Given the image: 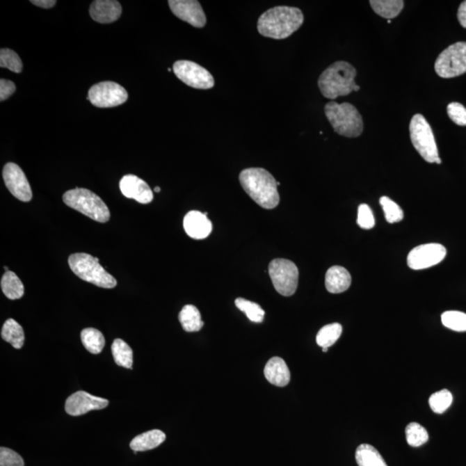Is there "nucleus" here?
Masks as SVG:
<instances>
[{"label":"nucleus","mask_w":466,"mask_h":466,"mask_svg":"<svg viewBox=\"0 0 466 466\" xmlns=\"http://www.w3.org/2000/svg\"><path fill=\"white\" fill-rule=\"evenodd\" d=\"M303 22V13L299 8L275 6L259 17L257 31L265 38L282 40L299 30Z\"/></svg>","instance_id":"obj_1"},{"label":"nucleus","mask_w":466,"mask_h":466,"mask_svg":"<svg viewBox=\"0 0 466 466\" xmlns=\"http://www.w3.org/2000/svg\"><path fill=\"white\" fill-rule=\"evenodd\" d=\"M239 182L247 195L265 209L278 206V182L270 172L262 168H250L239 174Z\"/></svg>","instance_id":"obj_2"},{"label":"nucleus","mask_w":466,"mask_h":466,"mask_svg":"<svg viewBox=\"0 0 466 466\" xmlns=\"http://www.w3.org/2000/svg\"><path fill=\"white\" fill-rule=\"evenodd\" d=\"M357 71L350 63L339 61L330 65L319 78L322 95L330 99L346 96L355 91Z\"/></svg>","instance_id":"obj_3"},{"label":"nucleus","mask_w":466,"mask_h":466,"mask_svg":"<svg viewBox=\"0 0 466 466\" xmlns=\"http://www.w3.org/2000/svg\"><path fill=\"white\" fill-rule=\"evenodd\" d=\"M325 113L333 130L343 137L357 138L363 132V118L350 103L330 102L325 106Z\"/></svg>","instance_id":"obj_4"},{"label":"nucleus","mask_w":466,"mask_h":466,"mask_svg":"<svg viewBox=\"0 0 466 466\" xmlns=\"http://www.w3.org/2000/svg\"><path fill=\"white\" fill-rule=\"evenodd\" d=\"M63 199L67 207L99 223H106L110 220V211L106 204L90 190L71 189L64 193Z\"/></svg>","instance_id":"obj_5"},{"label":"nucleus","mask_w":466,"mask_h":466,"mask_svg":"<svg viewBox=\"0 0 466 466\" xmlns=\"http://www.w3.org/2000/svg\"><path fill=\"white\" fill-rule=\"evenodd\" d=\"M98 257L87 253H75L69 257L71 271L78 278L93 283L99 288L113 289L117 286L116 279L110 275L99 263Z\"/></svg>","instance_id":"obj_6"},{"label":"nucleus","mask_w":466,"mask_h":466,"mask_svg":"<svg viewBox=\"0 0 466 466\" xmlns=\"http://www.w3.org/2000/svg\"><path fill=\"white\" fill-rule=\"evenodd\" d=\"M412 143L422 159L429 163H442L435 135L428 122L421 114H415L410 124Z\"/></svg>","instance_id":"obj_7"},{"label":"nucleus","mask_w":466,"mask_h":466,"mask_svg":"<svg viewBox=\"0 0 466 466\" xmlns=\"http://www.w3.org/2000/svg\"><path fill=\"white\" fill-rule=\"evenodd\" d=\"M268 274L274 288L283 296H291L298 287L299 271L292 261L278 258L268 264Z\"/></svg>","instance_id":"obj_8"},{"label":"nucleus","mask_w":466,"mask_h":466,"mask_svg":"<svg viewBox=\"0 0 466 466\" xmlns=\"http://www.w3.org/2000/svg\"><path fill=\"white\" fill-rule=\"evenodd\" d=\"M437 74L444 79L466 73V42L451 45L440 53L435 65Z\"/></svg>","instance_id":"obj_9"},{"label":"nucleus","mask_w":466,"mask_h":466,"mask_svg":"<svg viewBox=\"0 0 466 466\" xmlns=\"http://www.w3.org/2000/svg\"><path fill=\"white\" fill-rule=\"evenodd\" d=\"M128 97L127 91L121 85L114 81H102L89 89L87 99L99 109H111L127 102Z\"/></svg>","instance_id":"obj_10"},{"label":"nucleus","mask_w":466,"mask_h":466,"mask_svg":"<svg viewBox=\"0 0 466 466\" xmlns=\"http://www.w3.org/2000/svg\"><path fill=\"white\" fill-rule=\"evenodd\" d=\"M173 71L179 80L188 87L196 89H211L214 87V79L209 70L191 61H177Z\"/></svg>","instance_id":"obj_11"},{"label":"nucleus","mask_w":466,"mask_h":466,"mask_svg":"<svg viewBox=\"0 0 466 466\" xmlns=\"http://www.w3.org/2000/svg\"><path fill=\"white\" fill-rule=\"evenodd\" d=\"M447 256V249L440 243H425L415 247L408 256V265L419 271L439 264Z\"/></svg>","instance_id":"obj_12"},{"label":"nucleus","mask_w":466,"mask_h":466,"mask_svg":"<svg viewBox=\"0 0 466 466\" xmlns=\"http://www.w3.org/2000/svg\"><path fill=\"white\" fill-rule=\"evenodd\" d=\"M3 178L10 193L21 202H31L32 191L26 177L19 165L8 163L3 168Z\"/></svg>","instance_id":"obj_13"},{"label":"nucleus","mask_w":466,"mask_h":466,"mask_svg":"<svg viewBox=\"0 0 466 466\" xmlns=\"http://www.w3.org/2000/svg\"><path fill=\"white\" fill-rule=\"evenodd\" d=\"M171 12L184 22L195 28H203L207 24L206 14L196 0H170Z\"/></svg>","instance_id":"obj_14"},{"label":"nucleus","mask_w":466,"mask_h":466,"mask_svg":"<svg viewBox=\"0 0 466 466\" xmlns=\"http://www.w3.org/2000/svg\"><path fill=\"white\" fill-rule=\"evenodd\" d=\"M109 400L95 396L85 392H77L67 398L65 410L70 415L79 417L93 410H100L109 406Z\"/></svg>","instance_id":"obj_15"},{"label":"nucleus","mask_w":466,"mask_h":466,"mask_svg":"<svg viewBox=\"0 0 466 466\" xmlns=\"http://www.w3.org/2000/svg\"><path fill=\"white\" fill-rule=\"evenodd\" d=\"M120 188L127 198L134 199L141 204H149L154 198L150 186L137 175H124L120 182Z\"/></svg>","instance_id":"obj_16"},{"label":"nucleus","mask_w":466,"mask_h":466,"mask_svg":"<svg viewBox=\"0 0 466 466\" xmlns=\"http://www.w3.org/2000/svg\"><path fill=\"white\" fill-rule=\"evenodd\" d=\"M184 227L186 234L193 239H205L213 231V225L207 218V213L202 214L199 211H190L186 214Z\"/></svg>","instance_id":"obj_17"},{"label":"nucleus","mask_w":466,"mask_h":466,"mask_svg":"<svg viewBox=\"0 0 466 466\" xmlns=\"http://www.w3.org/2000/svg\"><path fill=\"white\" fill-rule=\"evenodd\" d=\"M89 13L95 22L113 23L121 16V3L116 0H96L91 3Z\"/></svg>","instance_id":"obj_18"},{"label":"nucleus","mask_w":466,"mask_h":466,"mask_svg":"<svg viewBox=\"0 0 466 466\" xmlns=\"http://www.w3.org/2000/svg\"><path fill=\"white\" fill-rule=\"evenodd\" d=\"M264 376L271 385L284 387L290 382L288 365L281 357H274L268 360L264 368Z\"/></svg>","instance_id":"obj_19"},{"label":"nucleus","mask_w":466,"mask_h":466,"mask_svg":"<svg viewBox=\"0 0 466 466\" xmlns=\"http://www.w3.org/2000/svg\"><path fill=\"white\" fill-rule=\"evenodd\" d=\"M326 288L331 294H340L346 291L351 284L349 271L342 266H332L326 271Z\"/></svg>","instance_id":"obj_20"},{"label":"nucleus","mask_w":466,"mask_h":466,"mask_svg":"<svg viewBox=\"0 0 466 466\" xmlns=\"http://www.w3.org/2000/svg\"><path fill=\"white\" fill-rule=\"evenodd\" d=\"M166 440V435L159 429L141 433L131 440L130 447L134 451H145L159 447Z\"/></svg>","instance_id":"obj_21"},{"label":"nucleus","mask_w":466,"mask_h":466,"mask_svg":"<svg viewBox=\"0 0 466 466\" xmlns=\"http://www.w3.org/2000/svg\"><path fill=\"white\" fill-rule=\"evenodd\" d=\"M355 458L358 466H388L379 451L371 444H360L357 448Z\"/></svg>","instance_id":"obj_22"},{"label":"nucleus","mask_w":466,"mask_h":466,"mask_svg":"<svg viewBox=\"0 0 466 466\" xmlns=\"http://www.w3.org/2000/svg\"><path fill=\"white\" fill-rule=\"evenodd\" d=\"M179 321L181 322L182 328L188 332H198L204 326L202 315L198 308L193 305H186L182 308L179 314Z\"/></svg>","instance_id":"obj_23"},{"label":"nucleus","mask_w":466,"mask_h":466,"mask_svg":"<svg viewBox=\"0 0 466 466\" xmlns=\"http://www.w3.org/2000/svg\"><path fill=\"white\" fill-rule=\"evenodd\" d=\"M370 3L378 15L388 20L399 15L404 6L403 0H371Z\"/></svg>","instance_id":"obj_24"},{"label":"nucleus","mask_w":466,"mask_h":466,"mask_svg":"<svg viewBox=\"0 0 466 466\" xmlns=\"http://www.w3.org/2000/svg\"><path fill=\"white\" fill-rule=\"evenodd\" d=\"M1 337L5 342H8L14 348L21 349L24 344V332L21 326L13 319H9L3 324Z\"/></svg>","instance_id":"obj_25"},{"label":"nucleus","mask_w":466,"mask_h":466,"mask_svg":"<svg viewBox=\"0 0 466 466\" xmlns=\"http://www.w3.org/2000/svg\"><path fill=\"white\" fill-rule=\"evenodd\" d=\"M1 289L7 298L17 300L23 297L24 286L20 279L13 271H7L1 279Z\"/></svg>","instance_id":"obj_26"},{"label":"nucleus","mask_w":466,"mask_h":466,"mask_svg":"<svg viewBox=\"0 0 466 466\" xmlns=\"http://www.w3.org/2000/svg\"><path fill=\"white\" fill-rule=\"evenodd\" d=\"M81 342L86 349L93 354L102 353L106 340L102 332L95 328H85L81 333Z\"/></svg>","instance_id":"obj_27"},{"label":"nucleus","mask_w":466,"mask_h":466,"mask_svg":"<svg viewBox=\"0 0 466 466\" xmlns=\"http://www.w3.org/2000/svg\"><path fill=\"white\" fill-rule=\"evenodd\" d=\"M112 353L114 361L118 367L131 370L132 363H134V351L127 343L121 339L114 340L112 345Z\"/></svg>","instance_id":"obj_28"},{"label":"nucleus","mask_w":466,"mask_h":466,"mask_svg":"<svg viewBox=\"0 0 466 466\" xmlns=\"http://www.w3.org/2000/svg\"><path fill=\"white\" fill-rule=\"evenodd\" d=\"M342 326L339 323L323 326L316 336L318 346L322 347V348H324V347L329 348L330 346L335 345L338 342L339 337L342 336Z\"/></svg>","instance_id":"obj_29"},{"label":"nucleus","mask_w":466,"mask_h":466,"mask_svg":"<svg viewBox=\"0 0 466 466\" xmlns=\"http://www.w3.org/2000/svg\"><path fill=\"white\" fill-rule=\"evenodd\" d=\"M235 305L240 311L246 314L250 321L255 323L264 321L265 312L259 305L243 298L236 299Z\"/></svg>","instance_id":"obj_30"},{"label":"nucleus","mask_w":466,"mask_h":466,"mask_svg":"<svg viewBox=\"0 0 466 466\" xmlns=\"http://www.w3.org/2000/svg\"><path fill=\"white\" fill-rule=\"evenodd\" d=\"M406 440L410 447H419L428 442L429 435L428 431L417 422L410 423L406 428Z\"/></svg>","instance_id":"obj_31"},{"label":"nucleus","mask_w":466,"mask_h":466,"mask_svg":"<svg viewBox=\"0 0 466 466\" xmlns=\"http://www.w3.org/2000/svg\"><path fill=\"white\" fill-rule=\"evenodd\" d=\"M442 324L456 332H466V314L460 311H447L442 315Z\"/></svg>","instance_id":"obj_32"},{"label":"nucleus","mask_w":466,"mask_h":466,"mask_svg":"<svg viewBox=\"0 0 466 466\" xmlns=\"http://www.w3.org/2000/svg\"><path fill=\"white\" fill-rule=\"evenodd\" d=\"M453 403V395L447 389L433 394L429 398V405L431 410L436 414H443Z\"/></svg>","instance_id":"obj_33"},{"label":"nucleus","mask_w":466,"mask_h":466,"mask_svg":"<svg viewBox=\"0 0 466 466\" xmlns=\"http://www.w3.org/2000/svg\"><path fill=\"white\" fill-rule=\"evenodd\" d=\"M0 67L19 74L23 70V63L19 56L13 50L1 49L0 50Z\"/></svg>","instance_id":"obj_34"},{"label":"nucleus","mask_w":466,"mask_h":466,"mask_svg":"<svg viewBox=\"0 0 466 466\" xmlns=\"http://www.w3.org/2000/svg\"><path fill=\"white\" fill-rule=\"evenodd\" d=\"M380 204L385 213L386 220L390 224L397 223L403 220L404 214L403 209L389 197L383 196L380 199Z\"/></svg>","instance_id":"obj_35"},{"label":"nucleus","mask_w":466,"mask_h":466,"mask_svg":"<svg viewBox=\"0 0 466 466\" xmlns=\"http://www.w3.org/2000/svg\"><path fill=\"white\" fill-rule=\"evenodd\" d=\"M357 223L364 230H370V229L374 227V215H373L371 207L367 204H361L358 207Z\"/></svg>","instance_id":"obj_36"},{"label":"nucleus","mask_w":466,"mask_h":466,"mask_svg":"<svg viewBox=\"0 0 466 466\" xmlns=\"http://www.w3.org/2000/svg\"><path fill=\"white\" fill-rule=\"evenodd\" d=\"M0 466H24L23 458L9 448H0Z\"/></svg>","instance_id":"obj_37"},{"label":"nucleus","mask_w":466,"mask_h":466,"mask_svg":"<svg viewBox=\"0 0 466 466\" xmlns=\"http://www.w3.org/2000/svg\"><path fill=\"white\" fill-rule=\"evenodd\" d=\"M448 116L455 124L466 127V109L460 103L453 102L447 106Z\"/></svg>","instance_id":"obj_38"},{"label":"nucleus","mask_w":466,"mask_h":466,"mask_svg":"<svg viewBox=\"0 0 466 466\" xmlns=\"http://www.w3.org/2000/svg\"><path fill=\"white\" fill-rule=\"evenodd\" d=\"M16 91V85L14 82L1 79L0 80V102H3L13 95Z\"/></svg>","instance_id":"obj_39"},{"label":"nucleus","mask_w":466,"mask_h":466,"mask_svg":"<svg viewBox=\"0 0 466 466\" xmlns=\"http://www.w3.org/2000/svg\"><path fill=\"white\" fill-rule=\"evenodd\" d=\"M31 3L41 8L50 9L55 6L57 2L56 0H31Z\"/></svg>","instance_id":"obj_40"},{"label":"nucleus","mask_w":466,"mask_h":466,"mask_svg":"<svg viewBox=\"0 0 466 466\" xmlns=\"http://www.w3.org/2000/svg\"><path fill=\"white\" fill-rule=\"evenodd\" d=\"M458 19L462 27L466 29V1L462 2L458 10Z\"/></svg>","instance_id":"obj_41"},{"label":"nucleus","mask_w":466,"mask_h":466,"mask_svg":"<svg viewBox=\"0 0 466 466\" xmlns=\"http://www.w3.org/2000/svg\"><path fill=\"white\" fill-rule=\"evenodd\" d=\"M154 190H155L156 193H160V191H161L160 186H156L155 189H154Z\"/></svg>","instance_id":"obj_42"},{"label":"nucleus","mask_w":466,"mask_h":466,"mask_svg":"<svg viewBox=\"0 0 466 466\" xmlns=\"http://www.w3.org/2000/svg\"><path fill=\"white\" fill-rule=\"evenodd\" d=\"M323 350L324 353H326L328 351V348H326V347H324V348H322Z\"/></svg>","instance_id":"obj_43"},{"label":"nucleus","mask_w":466,"mask_h":466,"mask_svg":"<svg viewBox=\"0 0 466 466\" xmlns=\"http://www.w3.org/2000/svg\"><path fill=\"white\" fill-rule=\"evenodd\" d=\"M3 268H5V271H6V272L9 271L8 268H7V266H5V267H3Z\"/></svg>","instance_id":"obj_44"},{"label":"nucleus","mask_w":466,"mask_h":466,"mask_svg":"<svg viewBox=\"0 0 466 466\" xmlns=\"http://www.w3.org/2000/svg\"><path fill=\"white\" fill-rule=\"evenodd\" d=\"M168 72H171V71H172V70H171V69H170V67H168Z\"/></svg>","instance_id":"obj_45"}]
</instances>
